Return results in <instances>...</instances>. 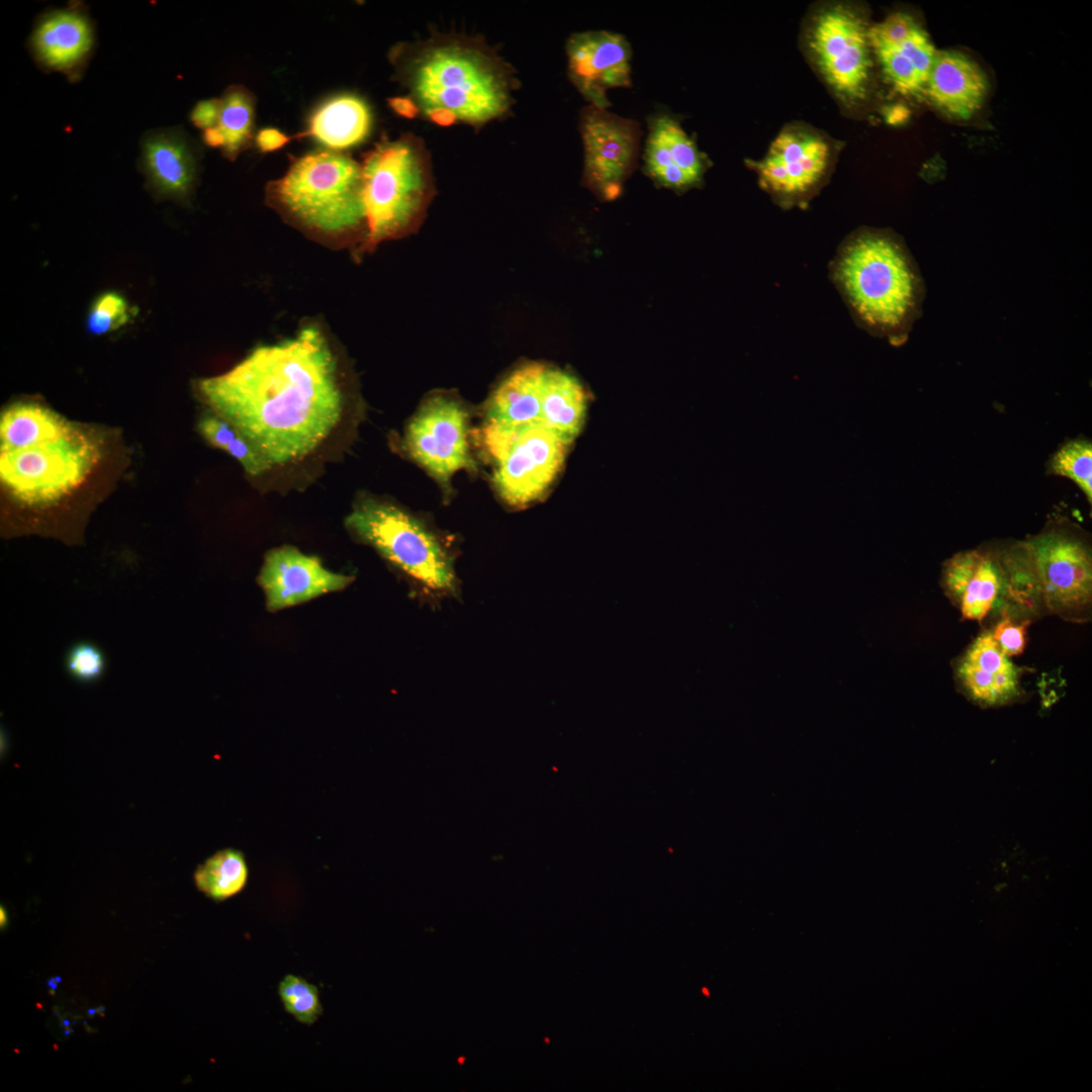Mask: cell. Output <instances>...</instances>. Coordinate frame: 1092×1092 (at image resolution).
Instances as JSON below:
<instances>
[{
    "label": "cell",
    "instance_id": "f546056e",
    "mask_svg": "<svg viewBox=\"0 0 1092 1092\" xmlns=\"http://www.w3.org/2000/svg\"><path fill=\"white\" fill-rule=\"evenodd\" d=\"M278 995L285 1011L301 1024L312 1025L323 1014L317 987L302 977L285 975L278 984Z\"/></svg>",
    "mask_w": 1092,
    "mask_h": 1092
},
{
    "label": "cell",
    "instance_id": "d590c367",
    "mask_svg": "<svg viewBox=\"0 0 1092 1092\" xmlns=\"http://www.w3.org/2000/svg\"><path fill=\"white\" fill-rule=\"evenodd\" d=\"M220 112V99L199 101L191 111L192 123L203 130L216 126Z\"/></svg>",
    "mask_w": 1092,
    "mask_h": 1092
},
{
    "label": "cell",
    "instance_id": "8fae6325",
    "mask_svg": "<svg viewBox=\"0 0 1092 1092\" xmlns=\"http://www.w3.org/2000/svg\"><path fill=\"white\" fill-rule=\"evenodd\" d=\"M468 413L452 395L438 393L423 402L404 434L410 456L444 488L459 470L475 469L468 443Z\"/></svg>",
    "mask_w": 1092,
    "mask_h": 1092
},
{
    "label": "cell",
    "instance_id": "4fadbf2b",
    "mask_svg": "<svg viewBox=\"0 0 1092 1092\" xmlns=\"http://www.w3.org/2000/svg\"><path fill=\"white\" fill-rule=\"evenodd\" d=\"M566 56L569 79L590 106L608 109V92L631 84L632 50L620 33H573L566 42Z\"/></svg>",
    "mask_w": 1092,
    "mask_h": 1092
},
{
    "label": "cell",
    "instance_id": "8d00e7d4",
    "mask_svg": "<svg viewBox=\"0 0 1092 1092\" xmlns=\"http://www.w3.org/2000/svg\"><path fill=\"white\" fill-rule=\"evenodd\" d=\"M289 141L290 138L288 135L274 127L262 128L255 136L256 146L263 153L280 150L287 145Z\"/></svg>",
    "mask_w": 1092,
    "mask_h": 1092
},
{
    "label": "cell",
    "instance_id": "3957f363",
    "mask_svg": "<svg viewBox=\"0 0 1092 1092\" xmlns=\"http://www.w3.org/2000/svg\"><path fill=\"white\" fill-rule=\"evenodd\" d=\"M835 278L860 321L879 333L901 332L918 311V274L890 236L867 232L848 241L836 261Z\"/></svg>",
    "mask_w": 1092,
    "mask_h": 1092
},
{
    "label": "cell",
    "instance_id": "2e32d148",
    "mask_svg": "<svg viewBox=\"0 0 1092 1092\" xmlns=\"http://www.w3.org/2000/svg\"><path fill=\"white\" fill-rule=\"evenodd\" d=\"M353 580L350 575L327 569L317 557L292 546L270 550L258 576L271 612L344 589Z\"/></svg>",
    "mask_w": 1092,
    "mask_h": 1092
},
{
    "label": "cell",
    "instance_id": "9c48e42d",
    "mask_svg": "<svg viewBox=\"0 0 1092 1092\" xmlns=\"http://www.w3.org/2000/svg\"><path fill=\"white\" fill-rule=\"evenodd\" d=\"M98 454L96 444L77 430L55 442L1 452V480L26 506L51 505L85 480Z\"/></svg>",
    "mask_w": 1092,
    "mask_h": 1092
},
{
    "label": "cell",
    "instance_id": "1f68e13d",
    "mask_svg": "<svg viewBox=\"0 0 1092 1092\" xmlns=\"http://www.w3.org/2000/svg\"><path fill=\"white\" fill-rule=\"evenodd\" d=\"M129 316L130 308L125 297L115 291H107L93 301L86 327L91 335H105L124 326Z\"/></svg>",
    "mask_w": 1092,
    "mask_h": 1092
},
{
    "label": "cell",
    "instance_id": "277c9868",
    "mask_svg": "<svg viewBox=\"0 0 1092 1092\" xmlns=\"http://www.w3.org/2000/svg\"><path fill=\"white\" fill-rule=\"evenodd\" d=\"M366 234L361 250L416 231L434 194L431 161L413 134L383 140L363 158Z\"/></svg>",
    "mask_w": 1092,
    "mask_h": 1092
},
{
    "label": "cell",
    "instance_id": "7402d4cb",
    "mask_svg": "<svg viewBox=\"0 0 1092 1092\" xmlns=\"http://www.w3.org/2000/svg\"><path fill=\"white\" fill-rule=\"evenodd\" d=\"M546 369L545 365L533 362L514 370L488 399L485 422L511 428L540 422Z\"/></svg>",
    "mask_w": 1092,
    "mask_h": 1092
},
{
    "label": "cell",
    "instance_id": "60d3db41",
    "mask_svg": "<svg viewBox=\"0 0 1092 1092\" xmlns=\"http://www.w3.org/2000/svg\"><path fill=\"white\" fill-rule=\"evenodd\" d=\"M5 923H6V914H5V911H3V908H1V926L5 925Z\"/></svg>",
    "mask_w": 1092,
    "mask_h": 1092
},
{
    "label": "cell",
    "instance_id": "f35d334b",
    "mask_svg": "<svg viewBox=\"0 0 1092 1092\" xmlns=\"http://www.w3.org/2000/svg\"><path fill=\"white\" fill-rule=\"evenodd\" d=\"M425 115L435 124L442 126L452 125L457 121L456 116L452 112L443 108L430 110Z\"/></svg>",
    "mask_w": 1092,
    "mask_h": 1092
},
{
    "label": "cell",
    "instance_id": "7c38bea8",
    "mask_svg": "<svg viewBox=\"0 0 1092 1092\" xmlns=\"http://www.w3.org/2000/svg\"><path fill=\"white\" fill-rule=\"evenodd\" d=\"M579 129L585 184L603 198H615L636 165L640 124L588 105L581 111Z\"/></svg>",
    "mask_w": 1092,
    "mask_h": 1092
},
{
    "label": "cell",
    "instance_id": "4dcf8cb0",
    "mask_svg": "<svg viewBox=\"0 0 1092 1092\" xmlns=\"http://www.w3.org/2000/svg\"><path fill=\"white\" fill-rule=\"evenodd\" d=\"M64 667L72 679L89 685L104 676L107 670V659L98 645L82 640L75 642L67 649Z\"/></svg>",
    "mask_w": 1092,
    "mask_h": 1092
},
{
    "label": "cell",
    "instance_id": "ac0fdd59",
    "mask_svg": "<svg viewBox=\"0 0 1092 1092\" xmlns=\"http://www.w3.org/2000/svg\"><path fill=\"white\" fill-rule=\"evenodd\" d=\"M1023 668L1005 655L992 637L983 631L959 659L956 676L960 688L981 707H999L1021 695Z\"/></svg>",
    "mask_w": 1092,
    "mask_h": 1092
},
{
    "label": "cell",
    "instance_id": "7a4b0ae2",
    "mask_svg": "<svg viewBox=\"0 0 1092 1092\" xmlns=\"http://www.w3.org/2000/svg\"><path fill=\"white\" fill-rule=\"evenodd\" d=\"M396 77L424 114L436 108L480 126L506 116L517 79L513 69L483 40L434 35L395 48Z\"/></svg>",
    "mask_w": 1092,
    "mask_h": 1092
},
{
    "label": "cell",
    "instance_id": "ab89813d",
    "mask_svg": "<svg viewBox=\"0 0 1092 1092\" xmlns=\"http://www.w3.org/2000/svg\"><path fill=\"white\" fill-rule=\"evenodd\" d=\"M203 140L206 145L212 148H223L224 138L217 126L210 127L204 130Z\"/></svg>",
    "mask_w": 1092,
    "mask_h": 1092
},
{
    "label": "cell",
    "instance_id": "9a60e30c",
    "mask_svg": "<svg viewBox=\"0 0 1092 1092\" xmlns=\"http://www.w3.org/2000/svg\"><path fill=\"white\" fill-rule=\"evenodd\" d=\"M829 161L830 147L822 135L789 127L772 141L755 168L764 189L780 197L798 198L819 184Z\"/></svg>",
    "mask_w": 1092,
    "mask_h": 1092
},
{
    "label": "cell",
    "instance_id": "e0dca14e",
    "mask_svg": "<svg viewBox=\"0 0 1092 1092\" xmlns=\"http://www.w3.org/2000/svg\"><path fill=\"white\" fill-rule=\"evenodd\" d=\"M643 161L654 182L674 190L697 185L706 170L705 157L695 142L680 122L665 112L648 118Z\"/></svg>",
    "mask_w": 1092,
    "mask_h": 1092
},
{
    "label": "cell",
    "instance_id": "6da1fadb",
    "mask_svg": "<svg viewBox=\"0 0 1092 1092\" xmlns=\"http://www.w3.org/2000/svg\"><path fill=\"white\" fill-rule=\"evenodd\" d=\"M213 413L271 465L309 455L339 424L344 396L334 354L315 327L255 348L229 371L198 382Z\"/></svg>",
    "mask_w": 1092,
    "mask_h": 1092
},
{
    "label": "cell",
    "instance_id": "5b68a950",
    "mask_svg": "<svg viewBox=\"0 0 1092 1092\" xmlns=\"http://www.w3.org/2000/svg\"><path fill=\"white\" fill-rule=\"evenodd\" d=\"M268 193L276 206L307 230L332 237L362 230L365 237L361 164L344 153L321 150L295 159L281 178L270 183Z\"/></svg>",
    "mask_w": 1092,
    "mask_h": 1092
},
{
    "label": "cell",
    "instance_id": "f1b7e54d",
    "mask_svg": "<svg viewBox=\"0 0 1092 1092\" xmlns=\"http://www.w3.org/2000/svg\"><path fill=\"white\" fill-rule=\"evenodd\" d=\"M1048 472L1073 481L1089 504L1092 503V443L1090 440L1076 438L1063 444L1050 458Z\"/></svg>",
    "mask_w": 1092,
    "mask_h": 1092
},
{
    "label": "cell",
    "instance_id": "d4e9b609",
    "mask_svg": "<svg viewBox=\"0 0 1092 1092\" xmlns=\"http://www.w3.org/2000/svg\"><path fill=\"white\" fill-rule=\"evenodd\" d=\"M78 429L36 403H16L1 415V452L32 448L74 434Z\"/></svg>",
    "mask_w": 1092,
    "mask_h": 1092
},
{
    "label": "cell",
    "instance_id": "30bf717a",
    "mask_svg": "<svg viewBox=\"0 0 1092 1092\" xmlns=\"http://www.w3.org/2000/svg\"><path fill=\"white\" fill-rule=\"evenodd\" d=\"M863 18L845 4L830 5L815 15L808 44L820 74L844 101L863 99L872 68Z\"/></svg>",
    "mask_w": 1092,
    "mask_h": 1092
},
{
    "label": "cell",
    "instance_id": "44dd1931",
    "mask_svg": "<svg viewBox=\"0 0 1092 1092\" xmlns=\"http://www.w3.org/2000/svg\"><path fill=\"white\" fill-rule=\"evenodd\" d=\"M988 83L981 68L958 52H936L925 93L946 114L969 118L982 105Z\"/></svg>",
    "mask_w": 1092,
    "mask_h": 1092
},
{
    "label": "cell",
    "instance_id": "836d02e7",
    "mask_svg": "<svg viewBox=\"0 0 1092 1092\" xmlns=\"http://www.w3.org/2000/svg\"><path fill=\"white\" fill-rule=\"evenodd\" d=\"M1030 623L1031 620L1029 619H1016L1008 613H1000V620L994 626L991 634L1005 655L1008 657L1019 655L1024 651L1026 630Z\"/></svg>",
    "mask_w": 1092,
    "mask_h": 1092
},
{
    "label": "cell",
    "instance_id": "ba28073f",
    "mask_svg": "<svg viewBox=\"0 0 1092 1092\" xmlns=\"http://www.w3.org/2000/svg\"><path fill=\"white\" fill-rule=\"evenodd\" d=\"M1036 574L1044 610L1074 623L1089 621L1092 552L1080 529L1064 522L1023 540Z\"/></svg>",
    "mask_w": 1092,
    "mask_h": 1092
},
{
    "label": "cell",
    "instance_id": "5bb4252c",
    "mask_svg": "<svg viewBox=\"0 0 1092 1092\" xmlns=\"http://www.w3.org/2000/svg\"><path fill=\"white\" fill-rule=\"evenodd\" d=\"M868 36L871 51L896 91L907 96L925 92L936 51L912 16L892 13L870 27Z\"/></svg>",
    "mask_w": 1092,
    "mask_h": 1092
},
{
    "label": "cell",
    "instance_id": "ffe728a7",
    "mask_svg": "<svg viewBox=\"0 0 1092 1092\" xmlns=\"http://www.w3.org/2000/svg\"><path fill=\"white\" fill-rule=\"evenodd\" d=\"M141 166L150 187L176 200L188 198L197 177V155L186 136L176 129H156L142 141Z\"/></svg>",
    "mask_w": 1092,
    "mask_h": 1092
},
{
    "label": "cell",
    "instance_id": "484cf974",
    "mask_svg": "<svg viewBox=\"0 0 1092 1092\" xmlns=\"http://www.w3.org/2000/svg\"><path fill=\"white\" fill-rule=\"evenodd\" d=\"M1003 582L1002 548L981 547L978 564L958 606L962 617L981 623L997 605Z\"/></svg>",
    "mask_w": 1092,
    "mask_h": 1092
},
{
    "label": "cell",
    "instance_id": "4316f807",
    "mask_svg": "<svg viewBox=\"0 0 1092 1092\" xmlns=\"http://www.w3.org/2000/svg\"><path fill=\"white\" fill-rule=\"evenodd\" d=\"M197 889L209 899L220 902L241 893L249 879V869L242 851L218 850L199 864L193 875Z\"/></svg>",
    "mask_w": 1092,
    "mask_h": 1092
},
{
    "label": "cell",
    "instance_id": "603a6c76",
    "mask_svg": "<svg viewBox=\"0 0 1092 1092\" xmlns=\"http://www.w3.org/2000/svg\"><path fill=\"white\" fill-rule=\"evenodd\" d=\"M372 115L368 104L354 94H340L322 103L312 113L305 135L340 152L363 142L369 134Z\"/></svg>",
    "mask_w": 1092,
    "mask_h": 1092
},
{
    "label": "cell",
    "instance_id": "d6986e66",
    "mask_svg": "<svg viewBox=\"0 0 1092 1092\" xmlns=\"http://www.w3.org/2000/svg\"><path fill=\"white\" fill-rule=\"evenodd\" d=\"M94 44L93 26L77 7L54 10L36 23L30 37L35 60L44 68L76 76Z\"/></svg>",
    "mask_w": 1092,
    "mask_h": 1092
},
{
    "label": "cell",
    "instance_id": "cb8c5ba5",
    "mask_svg": "<svg viewBox=\"0 0 1092 1092\" xmlns=\"http://www.w3.org/2000/svg\"><path fill=\"white\" fill-rule=\"evenodd\" d=\"M586 411V394L578 380L559 369H546L541 422L567 446L578 436Z\"/></svg>",
    "mask_w": 1092,
    "mask_h": 1092
},
{
    "label": "cell",
    "instance_id": "74e56055",
    "mask_svg": "<svg viewBox=\"0 0 1092 1092\" xmlns=\"http://www.w3.org/2000/svg\"><path fill=\"white\" fill-rule=\"evenodd\" d=\"M388 104L395 113L405 118H414L420 113L418 105L408 96L390 98Z\"/></svg>",
    "mask_w": 1092,
    "mask_h": 1092
},
{
    "label": "cell",
    "instance_id": "8992f818",
    "mask_svg": "<svg viewBox=\"0 0 1092 1092\" xmlns=\"http://www.w3.org/2000/svg\"><path fill=\"white\" fill-rule=\"evenodd\" d=\"M345 526L405 574L418 592L431 599L458 596L453 556L422 520L390 503L366 498L356 504Z\"/></svg>",
    "mask_w": 1092,
    "mask_h": 1092
},
{
    "label": "cell",
    "instance_id": "52a82bcc",
    "mask_svg": "<svg viewBox=\"0 0 1092 1092\" xmlns=\"http://www.w3.org/2000/svg\"><path fill=\"white\" fill-rule=\"evenodd\" d=\"M482 441L495 463L496 492L518 509L547 491L563 465L567 447L541 421L520 428L485 422Z\"/></svg>",
    "mask_w": 1092,
    "mask_h": 1092
},
{
    "label": "cell",
    "instance_id": "e575fe53",
    "mask_svg": "<svg viewBox=\"0 0 1092 1092\" xmlns=\"http://www.w3.org/2000/svg\"><path fill=\"white\" fill-rule=\"evenodd\" d=\"M200 435L211 446L223 450L239 433L226 420L216 414L201 418L198 423Z\"/></svg>",
    "mask_w": 1092,
    "mask_h": 1092
},
{
    "label": "cell",
    "instance_id": "83f0119b",
    "mask_svg": "<svg viewBox=\"0 0 1092 1092\" xmlns=\"http://www.w3.org/2000/svg\"><path fill=\"white\" fill-rule=\"evenodd\" d=\"M255 98L243 86H231L220 98L217 127L224 138V156L236 159L252 142Z\"/></svg>",
    "mask_w": 1092,
    "mask_h": 1092
},
{
    "label": "cell",
    "instance_id": "d6a6232c",
    "mask_svg": "<svg viewBox=\"0 0 1092 1092\" xmlns=\"http://www.w3.org/2000/svg\"><path fill=\"white\" fill-rule=\"evenodd\" d=\"M981 547L956 553L942 566L941 585L945 596L957 607L974 574Z\"/></svg>",
    "mask_w": 1092,
    "mask_h": 1092
}]
</instances>
